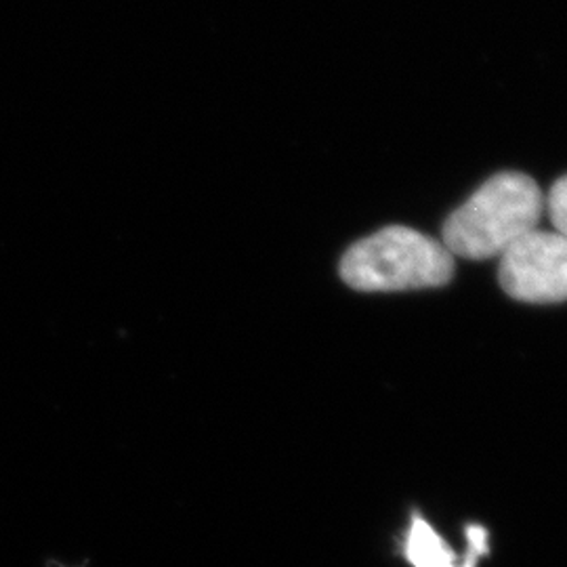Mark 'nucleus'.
<instances>
[{"mask_svg": "<svg viewBox=\"0 0 567 567\" xmlns=\"http://www.w3.org/2000/svg\"><path fill=\"white\" fill-rule=\"evenodd\" d=\"M452 276L454 257L444 244L400 225L353 244L341 261L344 284L362 292L435 288Z\"/></svg>", "mask_w": 567, "mask_h": 567, "instance_id": "f03ea898", "label": "nucleus"}, {"mask_svg": "<svg viewBox=\"0 0 567 567\" xmlns=\"http://www.w3.org/2000/svg\"><path fill=\"white\" fill-rule=\"evenodd\" d=\"M545 210H548L550 224L555 225L557 234L567 238V175L553 185L545 198Z\"/></svg>", "mask_w": 567, "mask_h": 567, "instance_id": "39448f33", "label": "nucleus"}, {"mask_svg": "<svg viewBox=\"0 0 567 567\" xmlns=\"http://www.w3.org/2000/svg\"><path fill=\"white\" fill-rule=\"evenodd\" d=\"M498 278L517 301H567V238L557 231H529L501 257Z\"/></svg>", "mask_w": 567, "mask_h": 567, "instance_id": "7ed1b4c3", "label": "nucleus"}, {"mask_svg": "<svg viewBox=\"0 0 567 567\" xmlns=\"http://www.w3.org/2000/svg\"><path fill=\"white\" fill-rule=\"evenodd\" d=\"M545 194L522 173H501L484 183L444 225V246L468 261L501 259L508 248L538 229Z\"/></svg>", "mask_w": 567, "mask_h": 567, "instance_id": "f257e3e1", "label": "nucleus"}, {"mask_svg": "<svg viewBox=\"0 0 567 567\" xmlns=\"http://www.w3.org/2000/svg\"><path fill=\"white\" fill-rule=\"evenodd\" d=\"M405 557L414 567H475L477 561H458L456 553L437 536L423 517H414L405 536Z\"/></svg>", "mask_w": 567, "mask_h": 567, "instance_id": "20e7f679", "label": "nucleus"}]
</instances>
